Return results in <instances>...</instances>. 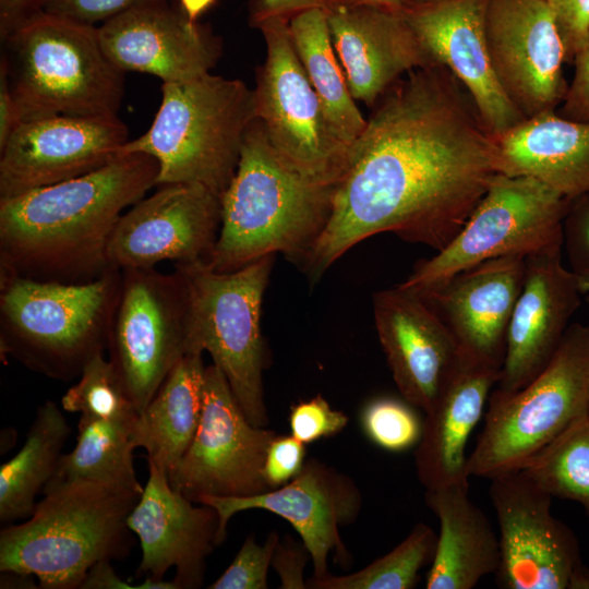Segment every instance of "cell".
<instances>
[{"instance_id":"8d00e7d4","label":"cell","mask_w":589,"mask_h":589,"mask_svg":"<svg viewBox=\"0 0 589 589\" xmlns=\"http://www.w3.org/2000/svg\"><path fill=\"white\" fill-rule=\"evenodd\" d=\"M279 540L277 531L269 532L263 544L249 534L227 569L207 588L267 589V574Z\"/></svg>"},{"instance_id":"7402d4cb","label":"cell","mask_w":589,"mask_h":589,"mask_svg":"<svg viewBox=\"0 0 589 589\" xmlns=\"http://www.w3.org/2000/svg\"><path fill=\"white\" fill-rule=\"evenodd\" d=\"M373 316L400 395L428 411L459 352L455 336L422 296L400 285L373 294Z\"/></svg>"},{"instance_id":"30bf717a","label":"cell","mask_w":589,"mask_h":589,"mask_svg":"<svg viewBox=\"0 0 589 589\" xmlns=\"http://www.w3.org/2000/svg\"><path fill=\"white\" fill-rule=\"evenodd\" d=\"M569 203L533 178L498 173L455 238L399 285L424 293L492 259L562 251Z\"/></svg>"},{"instance_id":"11a10c76","label":"cell","mask_w":589,"mask_h":589,"mask_svg":"<svg viewBox=\"0 0 589 589\" xmlns=\"http://www.w3.org/2000/svg\"><path fill=\"white\" fill-rule=\"evenodd\" d=\"M423 1H426V0H410L408 7H409V5H412V4H416V3L423 2ZM406 8H407V7H406Z\"/></svg>"},{"instance_id":"ee69618b","label":"cell","mask_w":589,"mask_h":589,"mask_svg":"<svg viewBox=\"0 0 589 589\" xmlns=\"http://www.w3.org/2000/svg\"><path fill=\"white\" fill-rule=\"evenodd\" d=\"M573 62V79L557 113L567 119L589 122V45Z\"/></svg>"},{"instance_id":"ac0fdd59","label":"cell","mask_w":589,"mask_h":589,"mask_svg":"<svg viewBox=\"0 0 589 589\" xmlns=\"http://www.w3.org/2000/svg\"><path fill=\"white\" fill-rule=\"evenodd\" d=\"M129 141L118 116H49L22 121L0 148V200L89 173Z\"/></svg>"},{"instance_id":"6da1fadb","label":"cell","mask_w":589,"mask_h":589,"mask_svg":"<svg viewBox=\"0 0 589 589\" xmlns=\"http://www.w3.org/2000/svg\"><path fill=\"white\" fill-rule=\"evenodd\" d=\"M375 105L335 187L329 219L300 266L313 283L377 233L442 250L502 173L496 136L444 65L410 71Z\"/></svg>"},{"instance_id":"4fadbf2b","label":"cell","mask_w":589,"mask_h":589,"mask_svg":"<svg viewBox=\"0 0 589 589\" xmlns=\"http://www.w3.org/2000/svg\"><path fill=\"white\" fill-rule=\"evenodd\" d=\"M276 432L252 424L224 373L205 366L203 410L196 433L172 472L170 485L196 502L202 496L247 497L271 490L264 478Z\"/></svg>"},{"instance_id":"f35d334b","label":"cell","mask_w":589,"mask_h":589,"mask_svg":"<svg viewBox=\"0 0 589 589\" xmlns=\"http://www.w3.org/2000/svg\"><path fill=\"white\" fill-rule=\"evenodd\" d=\"M163 1L166 0H41L38 12L95 26L132 9Z\"/></svg>"},{"instance_id":"8fae6325","label":"cell","mask_w":589,"mask_h":589,"mask_svg":"<svg viewBox=\"0 0 589 589\" xmlns=\"http://www.w3.org/2000/svg\"><path fill=\"white\" fill-rule=\"evenodd\" d=\"M254 26L266 46L253 88L255 117L287 164L310 178L337 184L352 145L328 121L294 49L289 20L269 17Z\"/></svg>"},{"instance_id":"e575fe53","label":"cell","mask_w":589,"mask_h":589,"mask_svg":"<svg viewBox=\"0 0 589 589\" xmlns=\"http://www.w3.org/2000/svg\"><path fill=\"white\" fill-rule=\"evenodd\" d=\"M61 408L108 420H134L139 414L118 371L104 353L86 363L77 382L62 396Z\"/></svg>"},{"instance_id":"e0dca14e","label":"cell","mask_w":589,"mask_h":589,"mask_svg":"<svg viewBox=\"0 0 589 589\" xmlns=\"http://www.w3.org/2000/svg\"><path fill=\"white\" fill-rule=\"evenodd\" d=\"M123 213L110 238L112 269L207 262L221 225V197L194 183L158 185Z\"/></svg>"},{"instance_id":"ffe728a7","label":"cell","mask_w":589,"mask_h":589,"mask_svg":"<svg viewBox=\"0 0 589 589\" xmlns=\"http://www.w3.org/2000/svg\"><path fill=\"white\" fill-rule=\"evenodd\" d=\"M148 462V480L128 517V527L141 544L136 572L156 581L176 569L178 589H196L204 582L206 560L218 546V514L175 490L168 474Z\"/></svg>"},{"instance_id":"d6986e66","label":"cell","mask_w":589,"mask_h":589,"mask_svg":"<svg viewBox=\"0 0 589 589\" xmlns=\"http://www.w3.org/2000/svg\"><path fill=\"white\" fill-rule=\"evenodd\" d=\"M486 0H426L402 10L432 62L461 83L495 136L526 118L509 100L492 68L484 34Z\"/></svg>"},{"instance_id":"4dcf8cb0","label":"cell","mask_w":589,"mask_h":589,"mask_svg":"<svg viewBox=\"0 0 589 589\" xmlns=\"http://www.w3.org/2000/svg\"><path fill=\"white\" fill-rule=\"evenodd\" d=\"M289 29L294 49L328 121L349 145L363 132V118L352 97L335 52L325 9H311L293 15Z\"/></svg>"},{"instance_id":"9f6ffc18","label":"cell","mask_w":589,"mask_h":589,"mask_svg":"<svg viewBox=\"0 0 589 589\" xmlns=\"http://www.w3.org/2000/svg\"><path fill=\"white\" fill-rule=\"evenodd\" d=\"M587 414H588V419H589V406H588V412H587Z\"/></svg>"},{"instance_id":"f6af8a7d","label":"cell","mask_w":589,"mask_h":589,"mask_svg":"<svg viewBox=\"0 0 589 589\" xmlns=\"http://www.w3.org/2000/svg\"><path fill=\"white\" fill-rule=\"evenodd\" d=\"M80 589H178V587L173 580L156 581L148 577L140 585H132L116 574L110 561H103L88 570Z\"/></svg>"},{"instance_id":"603a6c76","label":"cell","mask_w":589,"mask_h":589,"mask_svg":"<svg viewBox=\"0 0 589 589\" xmlns=\"http://www.w3.org/2000/svg\"><path fill=\"white\" fill-rule=\"evenodd\" d=\"M580 294L577 276L562 263V251L526 257L525 280L494 389L514 393L546 366L580 305Z\"/></svg>"},{"instance_id":"b9f144b4","label":"cell","mask_w":589,"mask_h":589,"mask_svg":"<svg viewBox=\"0 0 589 589\" xmlns=\"http://www.w3.org/2000/svg\"><path fill=\"white\" fill-rule=\"evenodd\" d=\"M305 464V444L293 435L276 434L264 462V478L271 490L291 481Z\"/></svg>"},{"instance_id":"83f0119b","label":"cell","mask_w":589,"mask_h":589,"mask_svg":"<svg viewBox=\"0 0 589 589\" xmlns=\"http://www.w3.org/2000/svg\"><path fill=\"white\" fill-rule=\"evenodd\" d=\"M424 500L440 522L425 588L472 589L494 574L501 558L500 540L486 515L469 497V486L425 490Z\"/></svg>"},{"instance_id":"7a4b0ae2","label":"cell","mask_w":589,"mask_h":589,"mask_svg":"<svg viewBox=\"0 0 589 589\" xmlns=\"http://www.w3.org/2000/svg\"><path fill=\"white\" fill-rule=\"evenodd\" d=\"M158 170L147 154H122L89 173L0 200V278L85 284L104 276L119 219L157 185Z\"/></svg>"},{"instance_id":"816d5d0a","label":"cell","mask_w":589,"mask_h":589,"mask_svg":"<svg viewBox=\"0 0 589 589\" xmlns=\"http://www.w3.org/2000/svg\"><path fill=\"white\" fill-rule=\"evenodd\" d=\"M409 1L410 0H332L330 3L373 4L395 10H404L408 7Z\"/></svg>"},{"instance_id":"7c38bea8","label":"cell","mask_w":589,"mask_h":589,"mask_svg":"<svg viewBox=\"0 0 589 589\" xmlns=\"http://www.w3.org/2000/svg\"><path fill=\"white\" fill-rule=\"evenodd\" d=\"M122 286L107 350L140 413L188 353L190 290L177 268L121 271Z\"/></svg>"},{"instance_id":"484cf974","label":"cell","mask_w":589,"mask_h":589,"mask_svg":"<svg viewBox=\"0 0 589 589\" xmlns=\"http://www.w3.org/2000/svg\"><path fill=\"white\" fill-rule=\"evenodd\" d=\"M525 274L526 257L503 256L419 294L441 315L461 349L502 369L507 329Z\"/></svg>"},{"instance_id":"836d02e7","label":"cell","mask_w":589,"mask_h":589,"mask_svg":"<svg viewBox=\"0 0 589 589\" xmlns=\"http://www.w3.org/2000/svg\"><path fill=\"white\" fill-rule=\"evenodd\" d=\"M437 534L418 522L408 536L385 555L348 575L330 573L321 578H309V589H412L420 579V570L431 564Z\"/></svg>"},{"instance_id":"74e56055","label":"cell","mask_w":589,"mask_h":589,"mask_svg":"<svg viewBox=\"0 0 589 589\" xmlns=\"http://www.w3.org/2000/svg\"><path fill=\"white\" fill-rule=\"evenodd\" d=\"M291 435L304 444L330 437L341 432L349 417L330 407L321 395L300 400L290 407L288 417Z\"/></svg>"},{"instance_id":"2e32d148","label":"cell","mask_w":589,"mask_h":589,"mask_svg":"<svg viewBox=\"0 0 589 589\" xmlns=\"http://www.w3.org/2000/svg\"><path fill=\"white\" fill-rule=\"evenodd\" d=\"M195 503L213 507L218 514V544L225 542L227 526L237 513L264 509L287 520L308 549L313 578L329 574L328 557L347 565L350 554L340 529L353 524L362 508V494L349 476L311 458L288 483L247 497L202 496Z\"/></svg>"},{"instance_id":"ba28073f","label":"cell","mask_w":589,"mask_h":589,"mask_svg":"<svg viewBox=\"0 0 589 589\" xmlns=\"http://www.w3.org/2000/svg\"><path fill=\"white\" fill-rule=\"evenodd\" d=\"M274 256L229 273L216 272L206 262L175 264L190 290L188 353L208 352L245 417L261 428L269 423L261 314Z\"/></svg>"},{"instance_id":"d590c367","label":"cell","mask_w":589,"mask_h":589,"mask_svg":"<svg viewBox=\"0 0 589 589\" xmlns=\"http://www.w3.org/2000/svg\"><path fill=\"white\" fill-rule=\"evenodd\" d=\"M414 408L404 398H374L361 411L362 430L373 444L387 452L401 453L417 447L423 420Z\"/></svg>"},{"instance_id":"4316f807","label":"cell","mask_w":589,"mask_h":589,"mask_svg":"<svg viewBox=\"0 0 589 589\" xmlns=\"http://www.w3.org/2000/svg\"><path fill=\"white\" fill-rule=\"evenodd\" d=\"M496 140L502 173L533 178L568 200L589 193V122L549 111Z\"/></svg>"},{"instance_id":"f546056e","label":"cell","mask_w":589,"mask_h":589,"mask_svg":"<svg viewBox=\"0 0 589 589\" xmlns=\"http://www.w3.org/2000/svg\"><path fill=\"white\" fill-rule=\"evenodd\" d=\"M71 426L52 400L37 408L22 448L0 467V521L9 525L28 518L36 497L51 479Z\"/></svg>"},{"instance_id":"5b68a950","label":"cell","mask_w":589,"mask_h":589,"mask_svg":"<svg viewBox=\"0 0 589 589\" xmlns=\"http://www.w3.org/2000/svg\"><path fill=\"white\" fill-rule=\"evenodd\" d=\"M122 286L111 269L85 284L0 278V356L58 381L108 348Z\"/></svg>"},{"instance_id":"7dc6e473","label":"cell","mask_w":589,"mask_h":589,"mask_svg":"<svg viewBox=\"0 0 589 589\" xmlns=\"http://www.w3.org/2000/svg\"><path fill=\"white\" fill-rule=\"evenodd\" d=\"M21 123L19 109L12 94L4 64L0 63V148Z\"/></svg>"},{"instance_id":"f907efd6","label":"cell","mask_w":589,"mask_h":589,"mask_svg":"<svg viewBox=\"0 0 589 589\" xmlns=\"http://www.w3.org/2000/svg\"><path fill=\"white\" fill-rule=\"evenodd\" d=\"M216 0H180L181 9L191 22L196 23Z\"/></svg>"},{"instance_id":"9c48e42d","label":"cell","mask_w":589,"mask_h":589,"mask_svg":"<svg viewBox=\"0 0 589 589\" xmlns=\"http://www.w3.org/2000/svg\"><path fill=\"white\" fill-rule=\"evenodd\" d=\"M589 406V326H568L546 366L520 389L493 388L483 429L468 456L469 477L513 470L548 445Z\"/></svg>"},{"instance_id":"f1b7e54d","label":"cell","mask_w":589,"mask_h":589,"mask_svg":"<svg viewBox=\"0 0 589 589\" xmlns=\"http://www.w3.org/2000/svg\"><path fill=\"white\" fill-rule=\"evenodd\" d=\"M202 356L189 352L179 360L132 428L133 446L144 448L147 461L167 474L189 448L201 421L205 372Z\"/></svg>"},{"instance_id":"52a82bcc","label":"cell","mask_w":589,"mask_h":589,"mask_svg":"<svg viewBox=\"0 0 589 589\" xmlns=\"http://www.w3.org/2000/svg\"><path fill=\"white\" fill-rule=\"evenodd\" d=\"M149 129L119 155L143 153L158 163L157 185L201 184L221 197L238 167L247 129L255 118L253 89L211 73L163 83Z\"/></svg>"},{"instance_id":"44dd1931","label":"cell","mask_w":589,"mask_h":589,"mask_svg":"<svg viewBox=\"0 0 589 589\" xmlns=\"http://www.w3.org/2000/svg\"><path fill=\"white\" fill-rule=\"evenodd\" d=\"M101 48L122 72L136 71L163 83H182L211 73L220 40L165 1L132 9L97 27Z\"/></svg>"},{"instance_id":"277c9868","label":"cell","mask_w":589,"mask_h":589,"mask_svg":"<svg viewBox=\"0 0 589 589\" xmlns=\"http://www.w3.org/2000/svg\"><path fill=\"white\" fill-rule=\"evenodd\" d=\"M43 494L28 518L1 529V572L34 576L44 589H80L95 564L128 556L127 520L142 493L76 481Z\"/></svg>"},{"instance_id":"d6a6232c","label":"cell","mask_w":589,"mask_h":589,"mask_svg":"<svg viewBox=\"0 0 589 589\" xmlns=\"http://www.w3.org/2000/svg\"><path fill=\"white\" fill-rule=\"evenodd\" d=\"M552 497L580 504L589 524V419L574 420L519 468Z\"/></svg>"},{"instance_id":"7bdbcfd3","label":"cell","mask_w":589,"mask_h":589,"mask_svg":"<svg viewBox=\"0 0 589 589\" xmlns=\"http://www.w3.org/2000/svg\"><path fill=\"white\" fill-rule=\"evenodd\" d=\"M311 560L304 544L289 539L279 540L272 558V567L280 579L281 589H306L304 569Z\"/></svg>"},{"instance_id":"8992f818","label":"cell","mask_w":589,"mask_h":589,"mask_svg":"<svg viewBox=\"0 0 589 589\" xmlns=\"http://www.w3.org/2000/svg\"><path fill=\"white\" fill-rule=\"evenodd\" d=\"M1 39L21 122L118 116L124 72L104 52L96 26L37 12Z\"/></svg>"},{"instance_id":"cb8c5ba5","label":"cell","mask_w":589,"mask_h":589,"mask_svg":"<svg viewBox=\"0 0 589 589\" xmlns=\"http://www.w3.org/2000/svg\"><path fill=\"white\" fill-rule=\"evenodd\" d=\"M325 11L332 43L354 100L373 106L400 77L434 63L402 10L330 3Z\"/></svg>"},{"instance_id":"3957f363","label":"cell","mask_w":589,"mask_h":589,"mask_svg":"<svg viewBox=\"0 0 589 589\" xmlns=\"http://www.w3.org/2000/svg\"><path fill=\"white\" fill-rule=\"evenodd\" d=\"M335 187L287 164L255 117L221 195L220 230L206 263L229 273L281 253L301 266L329 219Z\"/></svg>"},{"instance_id":"ab89813d","label":"cell","mask_w":589,"mask_h":589,"mask_svg":"<svg viewBox=\"0 0 589 589\" xmlns=\"http://www.w3.org/2000/svg\"><path fill=\"white\" fill-rule=\"evenodd\" d=\"M569 269L589 279V193L570 200L563 220V245Z\"/></svg>"},{"instance_id":"c3c4849f","label":"cell","mask_w":589,"mask_h":589,"mask_svg":"<svg viewBox=\"0 0 589 589\" xmlns=\"http://www.w3.org/2000/svg\"><path fill=\"white\" fill-rule=\"evenodd\" d=\"M41 0H0L1 38L9 35L39 10Z\"/></svg>"},{"instance_id":"d4e9b609","label":"cell","mask_w":589,"mask_h":589,"mask_svg":"<svg viewBox=\"0 0 589 589\" xmlns=\"http://www.w3.org/2000/svg\"><path fill=\"white\" fill-rule=\"evenodd\" d=\"M501 368L459 347V352L423 419L414 452L419 481L425 490L469 486L468 440L483 416Z\"/></svg>"},{"instance_id":"5bb4252c","label":"cell","mask_w":589,"mask_h":589,"mask_svg":"<svg viewBox=\"0 0 589 589\" xmlns=\"http://www.w3.org/2000/svg\"><path fill=\"white\" fill-rule=\"evenodd\" d=\"M490 480L500 530L502 589H568L584 564L574 531L552 512L553 497L520 469Z\"/></svg>"},{"instance_id":"9a60e30c","label":"cell","mask_w":589,"mask_h":589,"mask_svg":"<svg viewBox=\"0 0 589 589\" xmlns=\"http://www.w3.org/2000/svg\"><path fill=\"white\" fill-rule=\"evenodd\" d=\"M484 34L500 85L527 119L556 111L568 88L566 52L542 0H486Z\"/></svg>"},{"instance_id":"db71d44e","label":"cell","mask_w":589,"mask_h":589,"mask_svg":"<svg viewBox=\"0 0 589 589\" xmlns=\"http://www.w3.org/2000/svg\"><path fill=\"white\" fill-rule=\"evenodd\" d=\"M579 288L582 294H589V279L578 278Z\"/></svg>"},{"instance_id":"681fc988","label":"cell","mask_w":589,"mask_h":589,"mask_svg":"<svg viewBox=\"0 0 589 589\" xmlns=\"http://www.w3.org/2000/svg\"><path fill=\"white\" fill-rule=\"evenodd\" d=\"M34 576L14 572H1V588H38L34 586Z\"/></svg>"},{"instance_id":"bcb514c9","label":"cell","mask_w":589,"mask_h":589,"mask_svg":"<svg viewBox=\"0 0 589 589\" xmlns=\"http://www.w3.org/2000/svg\"><path fill=\"white\" fill-rule=\"evenodd\" d=\"M332 0H251L250 23L255 25L269 17L290 20L293 15L311 10L325 9Z\"/></svg>"},{"instance_id":"60d3db41","label":"cell","mask_w":589,"mask_h":589,"mask_svg":"<svg viewBox=\"0 0 589 589\" xmlns=\"http://www.w3.org/2000/svg\"><path fill=\"white\" fill-rule=\"evenodd\" d=\"M553 12L562 36L566 62L589 45V0H542Z\"/></svg>"},{"instance_id":"f5cc1de1","label":"cell","mask_w":589,"mask_h":589,"mask_svg":"<svg viewBox=\"0 0 589 589\" xmlns=\"http://www.w3.org/2000/svg\"><path fill=\"white\" fill-rule=\"evenodd\" d=\"M568 589H589V567L582 564L572 577Z\"/></svg>"},{"instance_id":"1f68e13d","label":"cell","mask_w":589,"mask_h":589,"mask_svg":"<svg viewBox=\"0 0 589 589\" xmlns=\"http://www.w3.org/2000/svg\"><path fill=\"white\" fill-rule=\"evenodd\" d=\"M135 420L80 416L76 445L62 454L44 492L71 482L92 481L143 493L133 464L131 433Z\"/></svg>"}]
</instances>
